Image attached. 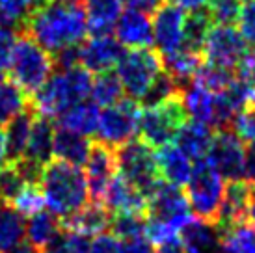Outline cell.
Returning a JSON list of instances; mask_svg holds the SVG:
<instances>
[{"instance_id":"cell-39","label":"cell","mask_w":255,"mask_h":253,"mask_svg":"<svg viewBox=\"0 0 255 253\" xmlns=\"http://www.w3.org/2000/svg\"><path fill=\"white\" fill-rule=\"evenodd\" d=\"M207 9L211 13L213 24L235 26L239 22L242 9V0H209Z\"/></svg>"},{"instance_id":"cell-19","label":"cell","mask_w":255,"mask_h":253,"mask_svg":"<svg viewBox=\"0 0 255 253\" xmlns=\"http://www.w3.org/2000/svg\"><path fill=\"white\" fill-rule=\"evenodd\" d=\"M103 205L114 214H118V212L147 214V197L120 173L114 177L112 183L108 184Z\"/></svg>"},{"instance_id":"cell-42","label":"cell","mask_w":255,"mask_h":253,"mask_svg":"<svg viewBox=\"0 0 255 253\" xmlns=\"http://www.w3.org/2000/svg\"><path fill=\"white\" fill-rule=\"evenodd\" d=\"M242 37L246 39L250 47H255V0H242V9L239 22Z\"/></svg>"},{"instance_id":"cell-3","label":"cell","mask_w":255,"mask_h":253,"mask_svg":"<svg viewBox=\"0 0 255 253\" xmlns=\"http://www.w3.org/2000/svg\"><path fill=\"white\" fill-rule=\"evenodd\" d=\"M93 77L82 65L52 73L49 80L32 95V105L37 114L47 118H58L67 108L82 103L92 95Z\"/></svg>"},{"instance_id":"cell-51","label":"cell","mask_w":255,"mask_h":253,"mask_svg":"<svg viewBox=\"0 0 255 253\" xmlns=\"http://www.w3.org/2000/svg\"><path fill=\"white\" fill-rule=\"evenodd\" d=\"M7 162V155H6V134L0 128V168Z\"/></svg>"},{"instance_id":"cell-18","label":"cell","mask_w":255,"mask_h":253,"mask_svg":"<svg viewBox=\"0 0 255 253\" xmlns=\"http://www.w3.org/2000/svg\"><path fill=\"white\" fill-rule=\"evenodd\" d=\"M179 237L184 253H226L222 250L218 227L205 220L190 218L181 229Z\"/></svg>"},{"instance_id":"cell-5","label":"cell","mask_w":255,"mask_h":253,"mask_svg":"<svg viewBox=\"0 0 255 253\" xmlns=\"http://www.w3.org/2000/svg\"><path fill=\"white\" fill-rule=\"evenodd\" d=\"M186 120L188 116L183 106L181 95L162 101L158 105L143 106L140 112V123H138L140 140L145 141L153 149L173 143L179 128Z\"/></svg>"},{"instance_id":"cell-43","label":"cell","mask_w":255,"mask_h":253,"mask_svg":"<svg viewBox=\"0 0 255 253\" xmlns=\"http://www.w3.org/2000/svg\"><path fill=\"white\" fill-rule=\"evenodd\" d=\"M17 37H19L17 30L0 26V73L2 75L9 69V62H11V54H13Z\"/></svg>"},{"instance_id":"cell-55","label":"cell","mask_w":255,"mask_h":253,"mask_svg":"<svg viewBox=\"0 0 255 253\" xmlns=\"http://www.w3.org/2000/svg\"><path fill=\"white\" fill-rule=\"evenodd\" d=\"M45 2H49V0H37V7H39V6H43V4H45Z\"/></svg>"},{"instance_id":"cell-27","label":"cell","mask_w":255,"mask_h":253,"mask_svg":"<svg viewBox=\"0 0 255 253\" xmlns=\"http://www.w3.org/2000/svg\"><path fill=\"white\" fill-rule=\"evenodd\" d=\"M36 114L37 110L34 108L32 101H30V105L17 118H13L7 123L4 134H6V155L9 162L21 160L22 155H24V149H26V143H28V136L30 130H32V123H34Z\"/></svg>"},{"instance_id":"cell-30","label":"cell","mask_w":255,"mask_h":253,"mask_svg":"<svg viewBox=\"0 0 255 253\" xmlns=\"http://www.w3.org/2000/svg\"><path fill=\"white\" fill-rule=\"evenodd\" d=\"M99 106L95 103H88L82 101L78 105L67 108L64 114L58 116V126H64L67 130L78 132L82 136H92L97 132V125H99Z\"/></svg>"},{"instance_id":"cell-37","label":"cell","mask_w":255,"mask_h":253,"mask_svg":"<svg viewBox=\"0 0 255 253\" xmlns=\"http://www.w3.org/2000/svg\"><path fill=\"white\" fill-rule=\"evenodd\" d=\"M194 80L199 82L203 88H207L209 92L218 93L224 92L235 80V69H226V67H218V65L203 62V65L196 73Z\"/></svg>"},{"instance_id":"cell-45","label":"cell","mask_w":255,"mask_h":253,"mask_svg":"<svg viewBox=\"0 0 255 253\" xmlns=\"http://www.w3.org/2000/svg\"><path fill=\"white\" fill-rule=\"evenodd\" d=\"M65 248H67V253H90L92 237H88L84 233L65 229Z\"/></svg>"},{"instance_id":"cell-54","label":"cell","mask_w":255,"mask_h":253,"mask_svg":"<svg viewBox=\"0 0 255 253\" xmlns=\"http://www.w3.org/2000/svg\"><path fill=\"white\" fill-rule=\"evenodd\" d=\"M121 2H123V4H127L128 7H132L136 4V0H121Z\"/></svg>"},{"instance_id":"cell-12","label":"cell","mask_w":255,"mask_h":253,"mask_svg":"<svg viewBox=\"0 0 255 253\" xmlns=\"http://www.w3.org/2000/svg\"><path fill=\"white\" fill-rule=\"evenodd\" d=\"M186 11L171 0H162L153 11V45L160 56L171 54L183 47Z\"/></svg>"},{"instance_id":"cell-14","label":"cell","mask_w":255,"mask_h":253,"mask_svg":"<svg viewBox=\"0 0 255 253\" xmlns=\"http://www.w3.org/2000/svg\"><path fill=\"white\" fill-rule=\"evenodd\" d=\"M118 175V153L116 149L103 143L93 141L90 155L86 160V181H88V192L93 203H103L108 184Z\"/></svg>"},{"instance_id":"cell-10","label":"cell","mask_w":255,"mask_h":253,"mask_svg":"<svg viewBox=\"0 0 255 253\" xmlns=\"http://www.w3.org/2000/svg\"><path fill=\"white\" fill-rule=\"evenodd\" d=\"M147 218L171 225L181 235L184 224L192 218L188 212V199L181 186L160 181L147 197Z\"/></svg>"},{"instance_id":"cell-17","label":"cell","mask_w":255,"mask_h":253,"mask_svg":"<svg viewBox=\"0 0 255 253\" xmlns=\"http://www.w3.org/2000/svg\"><path fill=\"white\" fill-rule=\"evenodd\" d=\"M114 30H116V39L127 49H145L153 45L151 15L142 9L128 7L127 11H121Z\"/></svg>"},{"instance_id":"cell-31","label":"cell","mask_w":255,"mask_h":253,"mask_svg":"<svg viewBox=\"0 0 255 253\" xmlns=\"http://www.w3.org/2000/svg\"><path fill=\"white\" fill-rule=\"evenodd\" d=\"M28 93H24L19 84H15L11 78L0 80V128L7 126V123L17 118L19 114L30 105Z\"/></svg>"},{"instance_id":"cell-8","label":"cell","mask_w":255,"mask_h":253,"mask_svg":"<svg viewBox=\"0 0 255 253\" xmlns=\"http://www.w3.org/2000/svg\"><path fill=\"white\" fill-rule=\"evenodd\" d=\"M116 153H118V173L125 177L132 186H136L143 196L149 197V194L162 181L153 147L134 138L116 149Z\"/></svg>"},{"instance_id":"cell-29","label":"cell","mask_w":255,"mask_h":253,"mask_svg":"<svg viewBox=\"0 0 255 253\" xmlns=\"http://www.w3.org/2000/svg\"><path fill=\"white\" fill-rule=\"evenodd\" d=\"M160 58H162L164 71L177 82L181 90L196 77V73L205 62L201 52H194V50L183 49V47L175 52H171V54H166V56Z\"/></svg>"},{"instance_id":"cell-48","label":"cell","mask_w":255,"mask_h":253,"mask_svg":"<svg viewBox=\"0 0 255 253\" xmlns=\"http://www.w3.org/2000/svg\"><path fill=\"white\" fill-rule=\"evenodd\" d=\"M153 253H184L183 250V242H181V237L173 240H168V242H162L158 244L156 250Z\"/></svg>"},{"instance_id":"cell-38","label":"cell","mask_w":255,"mask_h":253,"mask_svg":"<svg viewBox=\"0 0 255 253\" xmlns=\"http://www.w3.org/2000/svg\"><path fill=\"white\" fill-rule=\"evenodd\" d=\"M177 95H181V88H179V84L162 69V73L155 78L153 86H151L149 92L145 93V97L140 101V105L153 106V105L162 103V101H168V99H171V97H177Z\"/></svg>"},{"instance_id":"cell-50","label":"cell","mask_w":255,"mask_h":253,"mask_svg":"<svg viewBox=\"0 0 255 253\" xmlns=\"http://www.w3.org/2000/svg\"><path fill=\"white\" fill-rule=\"evenodd\" d=\"M248 224L255 227V184L250 186V197H248Z\"/></svg>"},{"instance_id":"cell-20","label":"cell","mask_w":255,"mask_h":253,"mask_svg":"<svg viewBox=\"0 0 255 253\" xmlns=\"http://www.w3.org/2000/svg\"><path fill=\"white\" fill-rule=\"evenodd\" d=\"M213 136L214 132L209 125L194 120H186L181 125L173 141L190 160L198 162L207 158L211 143H213Z\"/></svg>"},{"instance_id":"cell-15","label":"cell","mask_w":255,"mask_h":253,"mask_svg":"<svg viewBox=\"0 0 255 253\" xmlns=\"http://www.w3.org/2000/svg\"><path fill=\"white\" fill-rule=\"evenodd\" d=\"M80 65L88 69L92 75L112 71L125 54V47L121 45L112 34L92 35L90 39L80 43L78 47Z\"/></svg>"},{"instance_id":"cell-46","label":"cell","mask_w":255,"mask_h":253,"mask_svg":"<svg viewBox=\"0 0 255 253\" xmlns=\"http://www.w3.org/2000/svg\"><path fill=\"white\" fill-rule=\"evenodd\" d=\"M90 253H121L120 240L116 239V235H112V233H101L92 240Z\"/></svg>"},{"instance_id":"cell-26","label":"cell","mask_w":255,"mask_h":253,"mask_svg":"<svg viewBox=\"0 0 255 253\" xmlns=\"http://www.w3.org/2000/svg\"><path fill=\"white\" fill-rule=\"evenodd\" d=\"M93 141L88 136L67 130L64 126H54V140H52V155L75 166H82L88 160Z\"/></svg>"},{"instance_id":"cell-24","label":"cell","mask_w":255,"mask_h":253,"mask_svg":"<svg viewBox=\"0 0 255 253\" xmlns=\"http://www.w3.org/2000/svg\"><path fill=\"white\" fill-rule=\"evenodd\" d=\"M110 222H112V212L108 211L103 203H86L78 212L67 220L60 222L62 227L71 229V231L84 233L88 237H97L101 233L110 229Z\"/></svg>"},{"instance_id":"cell-1","label":"cell","mask_w":255,"mask_h":253,"mask_svg":"<svg viewBox=\"0 0 255 253\" xmlns=\"http://www.w3.org/2000/svg\"><path fill=\"white\" fill-rule=\"evenodd\" d=\"M22 32L36 39L50 54L80 45L88 34L84 0L45 2L32 11Z\"/></svg>"},{"instance_id":"cell-41","label":"cell","mask_w":255,"mask_h":253,"mask_svg":"<svg viewBox=\"0 0 255 253\" xmlns=\"http://www.w3.org/2000/svg\"><path fill=\"white\" fill-rule=\"evenodd\" d=\"M229 128L233 130L242 141H250L255 138V108L242 106L233 116Z\"/></svg>"},{"instance_id":"cell-32","label":"cell","mask_w":255,"mask_h":253,"mask_svg":"<svg viewBox=\"0 0 255 253\" xmlns=\"http://www.w3.org/2000/svg\"><path fill=\"white\" fill-rule=\"evenodd\" d=\"M211 26H213V19H211L207 6L190 9V13H186V19H184L183 49L201 52L203 41H205Z\"/></svg>"},{"instance_id":"cell-9","label":"cell","mask_w":255,"mask_h":253,"mask_svg":"<svg viewBox=\"0 0 255 253\" xmlns=\"http://www.w3.org/2000/svg\"><path fill=\"white\" fill-rule=\"evenodd\" d=\"M140 112H142L140 103L128 97H123L120 103L112 106H107L99 114V125H97L99 141L118 149L127 141L134 140V136L138 134Z\"/></svg>"},{"instance_id":"cell-13","label":"cell","mask_w":255,"mask_h":253,"mask_svg":"<svg viewBox=\"0 0 255 253\" xmlns=\"http://www.w3.org/2000/svg\"><path fill=\"white\" fill-rule=\"evenodd\" d=\"M207 160L224 181H239L244 168V141L231 128H220L213 136Z\"/></svg>"},{"instance_id":"cell-6","label":"cell","mask_w":255,"mask_h":253,"mask_svg":"<svg viewBox=\"0 0 255 253\" xmlns=\"http://www.w3.org/2000/svg\"><path fill=\"white\" fill-rule=\"evenodd\" d=\"M224 194H226V181L211 166V162L207 158L196 162L190 181L186 183L188 207L196 214V218L216 224Z\"/></svg>"},{"instance_id":"cell-35","label":"cell","mask_w":255,"mask_h":253,"mask_svg":"<svg viewBox=\"0 0 255 253\" xmlns=\"http://www.w3.org/2000/svg\"><path fill=\"white\" fill-rule=\"evenodd\" d=\"M125 97L123 86H121L120 78L114 71H107V73H99L97 78L93 80L92 86V99L97 106H112L116 103H120L121 99Z\"/></svg>"},{"instance_id":"cell-7","label":"cell","mask_w":255,"mask_h":253,"mask_svg":"<svg viewBox=\"0 0 255 253\" xmlns=\"http://www.w3.org/2000/svg\"><path fill=\"white\" fill-rule=\"evenodd\" d=\"M162 69L160 54L151 47H145L125 50L123 58L116 65V75L123 86L125 97L140 103Z\"/></svg>"},{"instance_id":"cell-11","label":"cell","mask_w":255,"mask_h":253,"mask_svg":"<svg viewBox=\"0 0 255 253\" xmlns=\"http://www.w3.org/2000/svg\"><path fill=\"white\" fill-rule=\"evenodd\" d=\"M248 49V43L235 26L213 24L203 41V60L218 67L235 69L242 54Z\"/></svg>"},{"instance_id":"cell-40","label":"cell","mask_w":255,"mask_h":253,"mask_svg":"<svg viewBox=\"0 0 255 253\" xmlns=\"http://www.w3.org/2000/svg\"><path fill=\"white\" fill-rule=\"evenodd\" d=\"M11 205L21 212L24 218H28V216H32V214L43 211L45 201H43L39 184H26V186L22 188L21 194L15 197V201Z\"/></svg>"},{"instance_id":"cell-28","label":"cell","mask_w":255,"mask_h":253,"mask_svg":"<svg viewBox=\"0 0 255 253\" xmlns=\"http://www.w3.org/2000/svg\"><path fill=\"white\" fill-rule=\"evenodd\" d=\"M26 220L11 203L0 201V253H11L24 242Z\"/></svg>"},{"instance_id":"cell-16","label":"cell","mask_w":255,"mask_h":253,"mask_svg":"<svg viewBox=\"0 0 255 253\" xmlns=\"http://www.w3.org/2000/svg\"><path fill=\"white\" fill-rule=\"evenodd\" d=\"M250 186L252 184L244 179L231 181L226 184V194L220 205L218 218H216V227L220 235L229 231L231 227H237L241 224H248V197Z\"/></svg>"},{"instance_id":"cell-25","label":"cell","mask_w":255,"mask_h":253,"mask_svg":"<svg viewBox=\"0 0 255 253\" xmlns=\"http://www.w3.org/2000/svg\"><path fill=\"white\" fill-rule=\"evenodd\" d=\"M181 101L186 116L194 121L205 123L214 128V93L192 78L181 90Z\"/></svg>"},{"instance_id":"cell-53","label":"cell","mask_w":255,"mask_h":253,"mask_svg":"<svg viewBox=\"0 0 255 253\" xmlns=\"http://www.w3.org/2000/svg\"><path fill=\"white\" fill-rule=\"evenodd\" d=\"M246 106H252L255 108V84L250 88V93H248V101H246Z\"/></svg>"},{"instance_id":"cell-52","label":"cell","mask_w":255,"mask_h":253,"mask_svg":"<svg viewBox=\"0 0 255 253\" xmlns=\"http://www.w3.org/2000/svg\"><path fill=\"white\" fill-rule=\"evenodd\" d=\"M11 253H39V250H36V248L32 246V244H28V242H22L21 246Z\"/></svg>"},{"instance_id":"cell-49","label":"cell","mask_w":255,"mask_h":253,"mask_svg":"<svg viewBox=\"0 0 255 253\" xmlns=\"http://www.w3.org/2000/svg\"><path fill=\"white\" fill-rule=\"evenodd\" d=\"M173 4H177L179 7H183V9H196V7H203L207 6V2L209 0H171Z\"/></svg>"},{"instance_id":"cell-34","label":"cell","mask_w":255,"mask_h":253,"mask_svg":"<svg viewBox=\"0 0 255 253\" xmlns=\"http://www.w3.org/2000/svg\"><path fill=\"white\" fill-rule=\"evenodd\" d=\"M37 0H0V26L22 32Z\"/></svg>"},{"instance_id":"cell-44","label":"cell","mask_w":255,"mask_h":253,"mask_svg":"<svg viewBox=\"0 0 255 253\" xmlns=\"http://www.w3.org/2000/svg\"><path fill=\"white\" fill-rule=\"evenodd\" d=\"M120 240V252L121 253H153L155 252V244L147 239L145 233H136V235H128Z\"/></svg>"},{"instance_id":"cell-23","label":"cell","mask_w":255,"mask_h":253,"mask_svg":"<svg viewBox=\"0 0 255 253\" xmlns=\"http://www.w3.org/2000/svg\"><path fill=\"white\" fill-rule=\"evenodd\" d=\"M86 26L92 35H108L123 11L121 0H84Z\"/></svg>"},{"instance_id":"cell-36","label":"cell","mask_w":255,"mask_h":253,"mask_svg":"<svg viewBox=\"0 0 255 253\" xmlns=\"http://www.w3.org/2000/svg\"><path fill=\"white\" fill-rule=\"evenodd\" d=\"M26 184L30 183H26V179H24L22 171L17 166V162L7 160L0 168V201L13 203L15 197L21 194Z\"/></svg>"},{"instance_id":"cell-47","label":"cell","mask_w":255,"mask_h":253,"mask_svg":"<svg viewBox=\"0 0 255 253\" xmlns=\"http://www.w3.org/2000/svg\"><path fill=\"white\" fill-rule=\"evenodd\" d=\"M242 179L250 184H255V138L250 140L244 147V168H242Z\"/></svg>"},{"instance_id":"cell-33","label":"cell","mask_w":255,"mask_h":253,"mask_svg":"<svg viewBox=\"0 0 255 253\" xmlns=\"http://www.w3.org/2000/svg\"><path fill=\"white\" fill-rule=\"evenodd\" d=\"M62 229V224L60 220L50 214L49 211H39L36 214L28 216V222H26V231H24V237H26V242L32 244V246L41 252L45 244L49 242L58 231Z\"/></svg>"},{"instance_id":"cell-2","label":"cell","mask_w":255,"mask_h":253,"mask_svg":"<svg viewBox=\"0 0 255 253\" xmlns=\"http://www.w3.org/2000/svg\"><path fill=\"white\" fill-rule=\"evenodd\" d=\"M37 184L49 212L60 222L73 216L90 201L86 173L80 166L60 158H50L43 166Z\"/></svg>"},{"instance_id":"cell-21","label":"cell","mask_w":255,"mask_h":253,"mask_svg":"<svg viewBox=\"0 0 255 253\" xmlns=\"http://www.w3.org/2000/svg\"><path fill=\"white\" fill-rule=\"evenodd\" d=\"M52 140H54V123H52V120L47 116L36 114L22 158H26L28 162L43 168L52 156Z\"/></svg>"},{"instance_id":"cell-4","label":"cell","mask_w":255,"mask_h":253,"mask_svg":"<svg viewBox=\"0 0 255 253\" xmlns=\"http://www.w3.org/2000/svg\"><path fill=\"white\" fill-rule=\"evenodd\" d=\"M7 71L15 84L21 86L24 93L32 97L56 71V65L49 50L43 49L28 34L19 32Z\"/></svg>"},{"instance_id":"cell-22","label":"cell","mask_w":255,"mask_h":253,"mask_svg":"<svg viewBox=\"0 0 255 253\" xmlns=\"http://www.w3.org/2000/svg\"><path fill=\"white\" fill-rule=\"evenodd\" d=\"M155 153L156 164H158V173H160L162 181L175 184V186H184L190 181L192 169H194L192 160L184 155L177 145L168 143V145L158 147V151H155Z\"/></svg>"}]
</instances>
